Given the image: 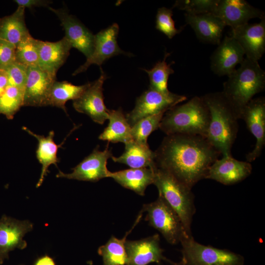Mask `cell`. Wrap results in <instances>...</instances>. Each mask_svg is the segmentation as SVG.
<instances>
[{
    "label": "cell",
    "instance_id": "cell-1",
    "mask_svg": "<svg viewBox=\"0 0 265 265\" xmlns=\"http://www.w3.org/2000/svg\"><path fill=\"white\" fill-rule=\"evenodd\" d=\"M155 165L192 188L205 179L210 167L220 153L202 136L166 135L155 152Z\"/></svg>",
    "mask_w": 265,
    "mask_h": 265
},
{
    "label": "cell",
    "instance_id": "cell-2",
    "mask_svg": "<svg viewBox=\"0 0 265 265\" xmlns=\"http://www.w3.org/2000/svg\"><path fill=\"white\" fill-rule=\"evenodd\" d=\"M202 97L210 112L206 138L223 156H231L238 120L233 108L222 91L207 93Z\"/></svg>",
    "mask_w": 265,
    "mask_h": 265
},
{
    "label": "cell",
    "instance_id": "cell-3",
    "mask_svg": "<svg viewBox=\"0 0 265 265\" xmlns=\"http://www.w3.org/2000/svg\"><path fill=\"white\" fill-rule=\"evenodd\" d=\"M223 84L222 91L238 119L245 106L265 87V72L258 61L244 58Z\"/></svg>",
    "mask_w": 265,
    "mask_h": 265
},
{
    "label": "cell",
    "instance_id": "cell-4",
    "mask_svg": "<svg viewBox=\"0 0 265 265\" xmlns=\"http://www.w3.org/2000/svg\"><path fill=\"white\" fill-rule=\"evenodd\" d=\"M209 121L210 112L204 101L202 97L195 96L167 110L159 128L166 135L190 134L206 138Z\"/></svg>",
    "mask_w": 265,
    "mask_h": 265
},
{
    "label": "cell",
    "instance_id": "cell-5",
    "mask_svg": "<svg viewBox=\"0 0 265 265\" xmlns=\"http://www.w3.org/2000/svg\"><path fill=\"white\" fill-rule=\"evenodd\" d=\"M151 168L154 173L153 184L158 189L159 195L177 214L186 234L192 236L190 227L195 209L191 188L169 172L157 167L155 164Z\"/></svg>",
    "mask_w": 265,
    "mask_h": 265
},
{
    "label": "cell",
    "instance_id": "cell-6",
    "mask_svg": "<svg viewBox=\"0 0 265 265\" xmlns=\"http://www.w3.org/2000/svg\"><path fill=\"white\" fill-rule=\"evenodd\" d=\"M182 260L186 265H243V257L225 249L206 246L196 242L192 236H184Z\"/></svg>",
    "mask_w": 265,
    "mask_h": 265
},
{
    "label": "cell",
    "instance_id": "cell-7",
    "mask_svg": "<svg viewBox=\"0 0 265 265\" xmlns=\"http://www.w3.org/2000/svg\"><path fill=\"white\" fill-rule=\"evenodd\" d=\"M141 211L147 212L145 220L168 243L177 244L184 236H188L177 214L160 196L154 202L144 204Z\"/></svg>",
    "mask_w": 265,
    "mask_h": 265
},
{
    "label": "cell",
    "instance_id": "cell-8",
    "mask_svg": "<svg viewBox=\"0 0 265 265\" xmlns=\"http://www.w3.org/2000/svg\"><path fill=\"white\" fill-rule=\"evenodd\" d=\"M186 97L170 92L165 94L149 88L137 98L134 108L126 116L132 127L140 120L167 110L185 101Z\"/></svg>",
    "mask_w": 265,
    "mask_h": 265
},
{
    "label": "cell",
    "instance_id": "cell-9",
    "mask_svg": "<svg viewBox=\"0 0 265 265\" xmlns=\"http://www.w3.org/2000/svg\"><path fill=\"white\" fill-rule=\"evenodd\" d=\"M100 70L99 78L89 83L81 95L73 101V106L78 112L87 115L94 122L102 125L108 119L110 110L105 105L103 93V85L107 76L101 68Z\"/></svg>",
    "mask_w": 265,
    "mask_h": 265
},
{
    "label": "cell",
    "instance_id": "cell-10",
    "mask_svg": "<svg viewBox=\"0 0 265 265\" xmlns=\"http://www.w3.org/2000/svg\"><path fill=\"white\" fill-rule=\"evenodd\" d=\"M112 156L108 144L102 151L96 147L89 155L72 169L73 171L71 173H64L59 171L56 177L70 180L97 182L109 177L110 171L107 169V160Z\"/></svg>",
    "mask_w": 265,
    "mask_h": 265
},
{
    "label": "cell",
    "instance_id": "cell-11",
    "mask_svg": "<svg viewBox=\"0 0 265 265\" xmlns=\"http://www.w3.org/2000/svg\"><path fill=\"white\" fill-rule=\"evenodd\" d=\"M119 29L118 24L114 23L94 35L92 53L86 58L83 65L75 71L72 75L75 76L85 72L92 64L101 65L113 56L120 54L129 55L130 53L122 50L118 45L117 39Z\"/></svg>",
    "mask_w": 265,
    "mask_h": 265
},
{
    "label": "cell",
    "instance_id": "cell-12",
    "mask_svg": "<svg viewBox=\"0 0 265 265\" xmlns=\"http://www.w3.org/2000/svg\"><path fill=\"white\" fill-rule=\"evenodd\" d=\"M240 119H243L256 139L254 148L246 157L247 161L255 160L261 154L265 145V99L253 98L243 108Z\"/></svg>",
    "mask_w": 265,
    "mask_h": 265
},
{
    "label": "cell",
    "instance_id": "cell-13",
    "mask_svg": "<svg viewBox=\"0 0 265 265\" xmlns=\"http://www.w3.org/2000/svg\"><path fill=\"white\" fill-rule=\"evenodd\" d=\"M56 78V74L44 71L38 66L27 67L23 106H47L50 92Z\"/></svg>",
    "mask_w": 265,
    "mask_h": 265
},
{
    "label": "cell",
    "instance_id": "cell-14",
    "mask_svg": "<svg viewBox=\"0 0 265 265\" xmlns=\"http://www.w3.org/2000/svg\"><path fill=\"white\" fill-rule=\"evenodd\" d=\"M61 22L65 32V37L74 47L88 58L94 49V35L77 18L70 14L65 9H54L48 7Z\"/></svg>",
    "mask_w": 265,
    "mask_h": 265
},
{
    "label": "cell",
    "instance_id": "cell-15",
    "mask_svg": "<svg viewBox=\"0 0 265 265\" xmlns=\"http://www.w3.org/2000/svg\"><path fill=\"white\" fill-rule=\"evenodd\" d=\"M33 229L28 220H19L3 215L0 219V264L8 258L10 251L16 248L23 249L26 242L25 235Z\"/></svg>",
    "mask_w": 265,
    "mask_h": 265
},
{
    "label": "cell",
    "instance_id": "cell-16",
    "mask_svg": "<svg viewBox=\"0 0 265 265\" xmlns=\"http://www.w3.org/2000/svg\"><path fill=\"white\" fill-rule=\"evenodd\" d=\"M232 29L248 23L253 18H262L264 12L244 0H218L212 12Z\"/></svg>",
    "mask_w": 265,
    "mask_h": 265
},
{
    "label": "cell",
    "instance_id": "cell-17",
    "mask_svg": "<svg viewBox=\"0 0 265 265\" xmlns=\"http://www.w3.org/2000/svg\"><path fill=\"white\" fill-rule=\"evenodd\" d=\"M232 36L243 49L246 57L256 61L262 57L265 51V18L260 23H248L232 29Z\"/></svg>",
    "mask_w": 265,
    "mask_h": 265
},
{
    "label": "cell",
    "instance_id": "cell-18",
    "mask_svg": "<svg viewBox=\"0 0 265 265\" xmlns=\"http://www.w3.org/2000/svg\"><path fill=\"white\" fill-rule=\"evenodd\" d=\"M159 241L157 234L139 240H126V265H147L152 263L159 264L162 260L172 263L163 256V250L160 246Z\"/></svg>",
    "mask_w": 265,
    "mask_h": 265
},
{
    "label": "cell",
    "instance_id": "cell-19",
    "mask_svg": "<svg viewBox=\"0 0 265 265\" xmlns=\"http://www.w3.org/2000/svg\"><path fill=\"white\" fill-rule=\"evenodd\" d=\"M211 57V67L219 76H229L244 59V52L232 36H225Z\"/></svg>",
    "mask_w": 265,
    "mask_h": 265
},
{
    "label": "cell",
    "instance_id": "cell-20",
    "mask_svg": "<svg viewBox=\"0 0 265 265\" xmlns=\"http://www.w3.org/2000/svg\"><path fill=\"white\" fill-rule=\"evenodd\" d=\"M252 169V165L248 161L238 160L232 156H223L210 167L205 179L231 185L244 180L251 174Z\"/></svg>",
    "mask_w": 265,
    "mask_h": 265
},
{
    "label": "cell",
    "instance_id": "cell-21",
    "mask_svg": "<svg viewBox=\"0 0 265 265\" xmlns=\"http://www.w3.org/2000/svg\"><path fill=\"white\" fill-rule=\"evenodd\" d=\"M186 21L194 31L197 38L204 42L218 45L225 25L212 13H186Z\"/></svg>",
    "mask_w": 265,
    "mask_h": 265
},
{
    "label": "cell",
    "instance_id": "cell-22",
    "mask_svg": "<svg viewBox=\"0 0 265 265\" xmlns=\"http://www.w3.org/2000/svg\"><path fill=\"white\" fill-rule=\"evenodd\" d=\"M72 48L65 36L55 42L40 40L38 66L48 72L56 74L66 61Z\"/></svg>",
    "mask_w": 265,
    "mask_h": 265
},
{
    "label": "cell",
    "instance_id": "cell-23",
    "mask_svg": "<svg viewBox=\"0 0 265 265\" xmlns=\"http://www.w3.org/2000/svg\"><path fill=\"white\" fill-rule=\"evenodd\" d=\"M108 177L123 187L144 196L147 187L153 184L154 173L151 167L131 168L114 172L110 171Z\"/></svg>",
    "mask_w": 265,
    "mask_h": 265
},
{
    "label": "cell",
    "instance_id": "cell-24",
    "mask_svg": "<svg viewBox=\"0 0 265 265\" xmlns=\"http://www.w3.org/2000/svg\"><path fill=\"white\" fill-rule=\"evenodd\" d=\"M22 129L34 137L38 141V146L36 151L37 159L42 165L40 178L37 183L36 187L41 186L44 181V178L49 172L48 168L51 164L57 167L59 159L57 154L58 147L54 142L53 137L54 132L51 131L47 136L39 135L34 133L26 127H23Z\"/></svg>",
    "mask_w": 265,
    "mask_h": 265
},
{
    "label": "cell",
    "instance_id": "cell-25",
    "mask_svg": "<svg viewBox=\"0 0 265 265\" xmlns=\"http://www.w3.org/2000/svg\"><path fill=\"white\" fill-rule=\"evenodd\" d=\"M124 152L119 157L111 158L115 162L125 164L131 168L151 167L155 164V152L148 144L132 140L125 143Z\"/></svg>",
    "mask_w": 265,
    "mask_h": 265
},
{
    "label": "cell",
    "instance_id": "cell-26",
    "mask_svg": "<svg viewBox=\"0 0 265 265\" xmlns=\"http://www.w3.org/2000/svg\"><path fill=\"white\" fill-rule=\"evenodd\" d=\"M25 10L18 6L12 14L0 17V39L16 46L30 35L25 23Z\"/></svg>",
    "mask_w": 265,
    "mask_h": 265
},
{
    "label": "cell",
    "instance_id": "cell-27",
    "mask_svg": "<svg viewBox=\"0 0 265 265\" xmlns=\"http://www.w3.org/2000/svg\"><path fill=\"white\" fill-rule=\"evenodd\" d=\"M108 119V126L99 136V139L124 144L132 140L131 127L121 109L110 110Z\"/></svg>",
    "mask_w": 265,
    "mask_h": 265
},
{
    "label": "cell",
    "instance_id": "cell-28",
    "mask_svg": "<svg viewBox=\"0 0 265 265\" xmlns=\"http://www.w3.org/2000/svg\"><path fill=\"white\" fill-rule=\"evenodd\" d=\"M142 212H140L133 227L128 231L123 238H118L112 236L109 240L98 249V254L103 258L104 265H126L127 255L125 244L128 235L141 220Z\"/></svg>",
    "mask_w": 265,
    "mask_h": 265
},
{
    "label": "cell",
    "instance_id": "cell-29",
    "mask_svg": "<svg viewBox=\"0 0 265 265\" xmlns=\"http://www.w3.org/2000/svg\"><path fill=\"white\" fill-rule=\"evenodd\" d=\"M90 82L75 85L67 81L56 80L52 85L47 101V106H56L67 113L65 104L68 101L79 98L89 86Z\"/></svg>",
    "mask_w": 265,
    "mask_h": 265
},
{
    "label": "cell",
    "instance_id": "cell-30",
    "mask_svg": "<svg viewBox=\"0 0 265 265\" xmlns=\"http://www.w3.org/2000/svg\"><path fill=\"white\" fill-rule=\"evenodd\" d=\"M169 55L168 53H165L163 59L158 62L151 69H144L149 76V87L165 94L170 92L168 89V80L169 76L174 72L171 64L166 62Z\"/></svg>",
    "mask_w": 265,
    "mask_h": 265
},
{
    "label": "cell",
    "instance_id": "cell-31",
    "mask_svg": "<svg viewBox=\"0 0 265 265\" xmlns=\"http://www.w3.org/2000/svg\"><path fill=\"white\" fill-rule=\"evenodd\" d=\"M40 40L29 35L16 46L15 62L26 67L37 66Z\"/></svg>",
    "mask_w": 265,
    "mask_h": 265
},
{
    "label": "cell",
    "instance_id": "cell-32",
    "mask_svg": "<svg viewBox=\"0 0 265 265\" xmlns=\"http://www.w3.org/2000/svg\"><path fill=\"white\" fill-rule=\"evenodd\" d=\"M24 91L18 88L7 86L0 96V114H3L9 120L24 105Z\"/></svg>",
    "mask_w": 265,
    "mask_h": 265
},
{
    "label": "cell",
    "instance_id": "cell-33",
    "mask_svg": "<svg viewBox=\"0 0 265 265\" xmlns=\"http://www.w3.org/2000/svg\"><path fill=\"white\" fill-rule=\"evenodd\" d=\"M166 112L144 118L131 127L132 140L143 144H148L147 138L154 131L159 128L160 123Z\"/></svg>",
    "mask_w": 265,
    "mask_h": 265
},
{
    "label": "cell",
    "instance_id": "cell-34",
    "mask_svg": "<svg viewBox=\"0 0 265 265\" xmlns=\"http://www.w3.org/2000/svg\"><path fill=\"white\" fill-rule=\"evenodd\" d=\"M218 0H177L173 7L190 14L212 13Z\"/></svg>",
    "mask_w": 265,
    "mask_h": 265
},
{
    "label": "cell",
    "instance_id": "cell-35",
    "mask_svg": "<svg viewBox=\"0 0 265 265\" xmlns=\"http://www.w3.org/2000/svg\"><path fill=\"white\" fill-rule=\"evenodd\" d=\"M172 15L171 9L164 7L159 8L156 15V28L169 39H172L181 31L175 27Z\"/></svg>",
    "mask_w": 265,
    "mask_h": 265
},
{
    "label": "cell",
    "instance_id": "cell-36",
    "mask_svg": "<svg viewBox=\"0 0 265 265\" xmlns=\"http://www.w3.org/2000/svg\"><path fill=\"white\" fill-rule=\"evenodd\" d=\"M27 68L16 62L9 66L5 70L7 75L8 86L24 91L27 79Z\"/></svg>",
    "mask_w": 265,
    "mask_h": 265
},
{
    "label": "cell",
    "instance_id": "cell-37",
    "mask_svg": "<svg viewBox=\"0 0 265 265\" xmlns=\"http://www.w3.org/2000/svg\"><path fill=\"white\" fill-rule=\"evenodd\" d=\"M16 46L0 39V70H5L15 62Z\"/></svg>",
    "mask_w": 265,
    "mask_h": 265
},
{
    "label": "cell",
    "instance_id": "cell-38",
    "mask_svg": "<svg viewBox=\"0 0 265 265\" xmlns=\"http://www.w3.org/2000/svg\"><path fill=\"white\" fill-rule=\"evenodd\" d=\"M18 6L32 9L35 7L47 6L52 1L46 0H15L14 1Z\"/></svg>",
    "mask_w": 265,
    "mask_h": 265
},
{
    "label": "cell",
    "instance_id": "cell-39",
    "mask_svg": "<svg viewBox=\"0 0 265 265\" xmlns=\"http://www.w3.org/2000/svg\"><path fill=\"white\" fill-rule=\"evenodd\" d=\"M8 80L6 72L0 70V96L4 92L7 87Z\"/></svg>",
    "mask_w": 265,
    "mask_h": 265
},
{
    "label": "cell",
    "instance_id": "cell-40",
    "mask_svg": "<svg viewBox=\"0 0 265 265\" xmlns=\"http://www.w3.org/2000/svg\"><path fill=\"white\" fill-rule=\"evenodd\" d=\"M33 265H56L53 259L48 255L38 258Z\"/></svg>",
    "mask_w": 265,
    "mask_h": 265
},
{
    "label": "cell",
    "instance_id": "cell-41",
    "mask_svg": "<svg viewBox=\"0 0 265 265\" xmlns=\"http://www.w3.org/2000/svg\"><path fill=\"white\" fill-rule=\"evenodd\" d=\"M176 265H185V262L184 261V260H182L181 262H180L178 264H176Z\"/></svg>",
    "mask_w": 265,
    "mask_h": 265
}]
</instances>
